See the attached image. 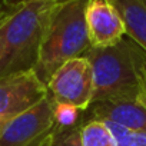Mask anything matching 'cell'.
<instances>
[{"label": "cell", "instance_id": "cell-1", "mask_svg": "<svg viewBox=\"0 0 146 146\" xmlns=\"http://www.w3.org/2000/svg\"><path fill=\"white\" fill-rule=\"evenodd\" d=\"M57 0H0V78L33 70Z\"/></svg>", "mask_w": 146, "mask_h": 146}, {"label": "cell", "instance_id": "cell-8", "mask_svg": "<svg viewBox=\"0 0 146 146\" xmlns=\"http://www.w3.org/2000/svg\"><path fill=\"white\" fill-rule=\"evenodd\" d=\"M86 120L112 122L130 130L146 133V96L112 99L92 103L85 110Z\"/></svg>", "mask_w": 146, "mask_h": 146}, {"label": "cell", "instance_id": "cell-15", "mask_svg": "<svg viewBox=\"0 0 146 146\" xmlns=\"http://www.w3.org/2000/svg\"><path fill=\"white\" fill-rule=\"evenodd\" d=\"M56 139H57V137H56ZM47 146H56V140H54L53 143H50V145H47Z\"/></svg>", "mask_w": 146, "mask_h": 146}, {"label": "cell", "instance_id": "cell-3", "mask_svg": "<svg viewBox=\"0 0 146 146\" xmlns=\"http://www.w3.org/2000/svg\"><path fill=\"white\" fill-rule=\"evenodd\" d=\"M142 47L125 36L108 47H90L85 57L93 73V102L136 98L143 93L139 79Z\"/></svg>", "mask_w": 146, "mask_h": 146}, {"label": "cell", "instance_id": "cell-2", "mask_svg": "<svg viewBox=\"0 0 146 146\" xmlns=\"http://www.w3.org/2000/svg\"><path fill=\"white\" fill-rule=\"evenodd\" d=\"M86 3L88 0H64L54 7L33 69L44 85L63 63L85 56L92 47L85 19Z\"/></svg>", "mask_w": 146, "mask_h": 146}, {"label": "cell", "instance_id": "cell-16", "mask_svg": "<svg viewBox=\"0 0 146 146\" xmlns=\"http://www.w3.org/2000/svg\"><path fill=\"white\" fill-rule=\"evenodd\" d=\"M57 2H64V0H57Z\"/></svg>", "mask_w": 146, "mask_h": 146}, {"label": "cell", "instance_id": "cell-7", "mask_svg": "<svg viewBox=\"0 0 146 146\" xmlns=\"http://www.w3.org/2000/svg\"><path fill=\"white\" fill-rule=\"evenodd\" d=\"M85 19L92 47L113 46L126 36L123 20L112 0H88Z\"/></svg>", "mask_w": 146, "mask_h": 146}, {"label": "cell", "instance_id": "cell-6", "mask_svg": "<svg viewBox=\"0 0 146 146\" xmlns=\"http://www.w3.org/2000/svg\"><path fill=\"white\" fill-rule=\"evenodd\" d=\"M47 96L35 70L0 78V125L37 105Z\"/></svg>", "mask_w": 146, "mask_h": 146}, {"label": "cell", "instance_id": "cell-4", "mask_svg": "<svg viewBox=\"0 0 146 146\" xmlns=\"http://www.w3.org/2000/svg\"><path fill=\"white\" fill-rule=\"evenodd\" d=\"M57 137L49 96L0 125V146H47Z\"/></svg>", "mask_w": 146, "mask_h": 146}, {"label": "cell", "instance_id": "cell-5", "mask_svg": "<svg viewBox=\"0 0 146 146\" xmlns=\"http://www.w3.org/2000/svg\"><path fill=\"white\" fill-rule=\"evenodd\" d=\"M47 96L54 103H64L82 110L93 102V73L89 60L82 56L63 63L49 79Z\"/></svg>", "mask_w": 146, "mask_h": 146}, {"label": "cell", "instance_id": "cell-9", "mask_svg": "<svg viewBox=\"0 0 146 146\" xmlns=\"http://www.w3.org/2000/svg\"><path fill=\"white\" fill-rule=\"evenodd\" d=\"M117 9L126 36L146 52V0H112Z\"/></svg>", "mask_w": 146, "mask_h": 146}, {"label": "cell", "instance_id": "cell-13", "mask_svg": "<svg viewBox=\"0 0 146 146\" xmlns=\"http://www.w3.org/2000/svg\"><path fill=\"white\" fill-rule=\"evenodd\" d=\"M80 127L57 135L56 146H80Z\"/></svg>", "mask_w": 146, "mask_h": 146}, {"label": "cell", "instance_id": "cell-11", "mask_svg": "<svg viewBox=\"0 0 146 146\" xmlns=\"http://www.w3.org/2000/svg\"><path fill=\"white\" fill-rule=\"evenodd\" d=\"M80 146H116V143L105 122L86 120L80 127Z\"/></svg>", "mask_w": 146, "mask_h": 146}, {"label": "cell", "instance_id": "cell-14", "mask_svg": "<svg viewBox=\"0 0 146 146\" xmlns=\"http://www.w3.org/2000/svg\"><path fill=\"white\" fill-rule=\"evenodd\" d=\"M139 79H140V88L146 96V52L142 50L139 57Z\"/></svg>", "mask_w": 146, "mask_h": 146}, {"label": "cell", "instance_id": "cell-12", "mask_svg": "<svg viewBox=\"0 0 146 146\" xmlns=\"http://www.w3.org/2000/svg\"><path fill=\"white\" fill-rule=\"evenodd\" d=\"M109 127L116 146H146V133L130 130L112 122H105Z\"/></svg>", "mask_w": 146, "mask_h": 146}, {"label": "cell", "instance_id": "cell-10", "mask_svg": "<svg viewBox=\"0 0 146 146\" xmlns=\"http://www.w3.org/2000/svg\"><path fill=\"white\" fill-rule=\"evenodd\" d=\"M53 119H54L57 135H60L80 127L85 123V110L70 105L53 102Z\"/></svg>", "mask_w": 146, "mask_h": 146}]
</instances>
